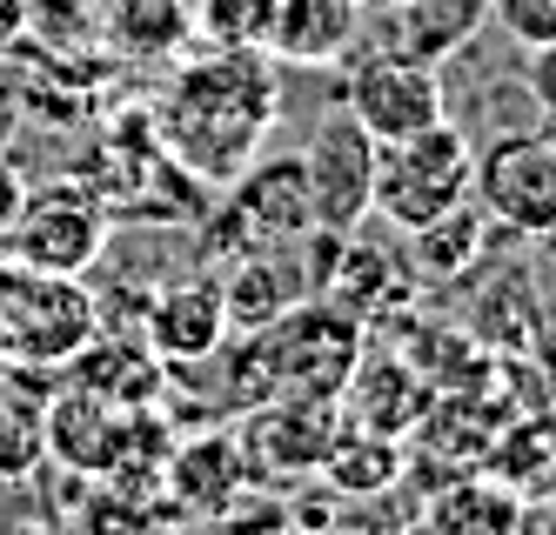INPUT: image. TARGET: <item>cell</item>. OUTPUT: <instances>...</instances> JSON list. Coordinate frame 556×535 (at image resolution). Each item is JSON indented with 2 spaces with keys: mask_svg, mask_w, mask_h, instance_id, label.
Instances as JSON below:
<instances>
[{
  "mask_svg": "<svg viewBox=\"0 0 556 535\" xmlns=\"http://www.w3.org/2000/svg\"><path fill=\"white\" fill-rule=\"evenodd\" d=\"M275 120V67L262 48H222L215 61H194L175 74V94L162 107V135L181 154V168L228 181L249 168L255 141Z\"/></svg>",
  "mask_w": 556,
  "mask_h": 535,
  "instance_id": "obj_1",
  "label": "cell"
},
{
  "mask_svg": "<svg viewBox=\"0 0 556 535\" xmlns=\"http://www.w3.org/2000/svg\"><path fill=\"white\" fill-rule=\"evenodd\" d=\"M469 175H476V154H469L463 128H456V120H435V128L409 135V141L376 148L369 215H382L395 234H416L429 221H443L450 208H463V201H469Z\"/></svg>",
  "mask_w": 556,
  "mask_h": 535,
  "instance_id": "obj_2",
  "label": "cell"
},
{
  "mask_svg": "<svg viewBox=\"0 0 556 535\" xmlns=\"http://www.w3.org/2000/svg\"><path fill=\"white\" fill-rule=\"evenodd\" d=\"M268 355H275V395H329L342 402L349 375L363 368V315H349L336 295H302L275 315L268 328Z\"/></svg>",
  "mask_w": 556,
  "mask_h": 535,
  "instance_id": "obj_3",
  "label": "cell"
},
{
  "mask_svg": "<svg viewBox=\"0 0 556 535\" xmlns=\"http://www.w3.org/2000/svg\"><path fill=\"white\" fill-rule=\"evenodd\" d=\"M469 201L496 221V234L556 241V148L543 135H496L476 154Z\"/></svg>",
  "mask_w": 556,
  "mask_h": 535,
  "instance_id": "obj_4",
  "label": "cell"
},
{
  "mask_svg": "<svg viewBox=\"0 0 556 535\" xmlns=\"http://www.w3.org/2000/svg\"><path fill=\"white\" fill-rule=\"evenodd\" d=\"M94 342V302L81 295V275H8L0 281V348L21 361H74Z\"/></svg>",
  "mask_w": 556,
  "mask_h": 535,
  "instance_id": "obj_5",
  "label": "cell"
},
{
  "mask_svg": "<svg viewBox=\"0 0 556 535\" xmlns=\"http://www.w3.org/2000/svg\"><path fill=\"white\" fill-rule=\"evenodd\" d=\"M342 107L363 120V135L376 148H389V141H409L435 128V120H450V88L435 74V61L422 54H363L349 67Z\"/></svg>",
  "mask_w": 556,
  "mask_h": 535,
  "instance_id": "obj_6",
  "label": "cell"
},
{
  "mask_svg": "<svg viewBox=\"0 0 556 535\" xmlns=\"http://www.w3.org/2000/svg\"><path fill=\"white\" fill-rule=\"evenodd\" d=\"M101 241H108V208L74 181L21 194V215L8 221V255L34 275H88Z\"/></svg>",
  "mask_w": 556,
  "mask_h": 535,
  "instance_id": "obj_7",
  "label": "cell"
},
{
  "mask_svg": "<svg viewBox=\"0 0 556 535\" xmlns=\"http://www.w3.org/2000/svg\"><path fill=\"white\" fill-rule=\"evenodd\" d=\"M302 181H308V215L323 234H355L376 194V141L349 107L323 114L302 148Z\"/></svg>",
  "mask_w": 556,
  "mask_h": 535,
  "instance_id": "obj_8",
  "label": "cell"
},
{
  "mask_svg": "<svg viewBox=\"0 0 556 535\" xmlns=\"http://www.w3.org/2000/svg\"><path fill=\"white\" fill-rule=\"evenodd\" d=\"M342 416L329 395H275L268 408H255L249 429H242V456L262 469V475H315L336 442Z\"/></svg>",
  "mask_w": 556,
  "mask_h": 535,
  "instance_id": "obj_9",
  "label": "cell"
},
{
  "mask_svg": "<svg viewBox=\"0 0 556 535\" xmlns=\"http://www.w3.org/2000/svg\"><path fill=\"white\" fill-rule=\"evenodd\" d=\"M228 221H235V234H242V249H275V241L315 234L302 154L262 161V168H242V175H235V208H228Z\"/></svg>",
  "mask_w": 556,
  "mask_h": 535,
  "instance_id": "obj_10",
  "label": "cell"
},
{
  "mask_svg": "<svg viewBox=\"0 0 556 535\" xmlns=\"http://www.w3.org/2000/svg\"><path fill=\"white\" fill-rule=\"evenodd\" d=\"M222 342H228V295H222L215 275L175 281L148 302V348L162 361H202Z\"/></svg>",
  "mask_w": 556,
  "mask_h": 535,
  "instance_id": "obj_11",
  "label": "cell"
},
{
  "mask_svg": "<svg viewBox=\"0 0 556 535\" xmlns=\"http://www.w3.org/2000/svg\"><path fill=\"white\" fill-rule=\"evenodd\" d=\"M530 509L509 475H450L422 502V535H523Z\"/></svg>",
  "mask_w": 556,
  "mask_h": 535,
  "instance_id": "obj_12",
  "label": "cell"
},
{
  "mask_svg": "<svg viewBox=\"0 0 556 535\" xmlns=\"http://www.w3.org/2000/svg\"><path fill=\"white\" fill-rule=\"evenodd\" d=\"M355 40V0H268L262 54L289 67H323L342 61Z\"/></svg>",
  "mask_w": 556,
  "mask_h": 535,
  "instance_id": "obj_13",
  "label": "cell"
},
{
  "mask_svg": "<svg viewBox=\"0 0 556 535\" xmlns=\"http://www.w3.org/2000/svg\"><path fill=\"white\" fill-rule=\"evenodd\" d=\"M41 442L54 448L67 469L101 475V469L122 462V448H128V435H122V408L101 402V395H88V388H74V395H61L48 416H41Z\"/></svg>",
  "mask_w": 556,
  "mask_h": 535,
  "instance_id": "obj_14",
  "label": "cell"
},
{
  "mask_svg": "<svg viewBox=\"0 0 556 535\" xmlns=\"http://www.w3.org/2000/svg\"><path fill=\"white\" fill-rule=\"evenodd\" d=\"M101 34L128 61H175L181 40L194 34V8L188 0H108Z\"/></svg>",
  "mask_w": 556,
  "mask_h": 535,
  "instance_id": "obj_15",
  "label": "cell"
},
{
  "mask_svg": "<svg viewBox=\"0 0 556 535\" xmlns=\"http://www.w3.org/2000/svg\"><path fill=\"white\" fill-rule=\"evenodd\" d=\"M315 475H323L336 496H376V488H389L395 475H403V442L369 429V422H342Z\"/></svg>",
  "mask_w": 556,
  "mask_h": 535,
  "instance_id": "obj_16",
  "label": "cell"
},
{
  "mask_svg": "<svg viewBox=\"0 0 556 535\" xmlns=\"http://www.w3.org/2000/svg\"><path fill=\"white\" fill-rule=\"evenodd\" d=\"M490 234H496V221L476 208V201H463V208H450L443 221H429V228L409 234V262H416L422 281H456V275H469L476 262H483Z\"/></svg>",
  "mask_w": 556,
  "mask_h": 535,
  "instance_id": "obj_17",
  "label": "cell"
},
{
  "mask_svg": "<svg viewBox=\"0 0 556 535\" xmlns=\"http://www.w3.org/2000/svg\"><path fill=\"white\" fill-rule=\"evenodd\" d=\"M222 295H228V321H242V328H268L275 315L289 308V281L275 275L268 262H242V268L222 281Z\"/></svg>",
  "mask_w": 556,
  "mask_h": 535,
  "instance_id": "obj_18",
  "label": "cell"
},
{
  "mask_svg": "<svg viewBox=\"0 0 556 535\" xmlns=\"http://www.w3.org/2000/svg\"><path fill=\"white\" fill-rule=\"evenodd\" d=\"M194 27H202L215 48H262L268 27V0H188Z\"/></svg>",
  "mask_w": 556,
  "mask_h": 535,
  "instance_id": "obj_19",
  "label": "cell"
},
{
  "mask_svg": "<svg viewBox=\"0 0 556 535\" xmlns=\"http://www.w3.org/2000/svg\"><path fill=\"white\" fill-rule=\"evenodd\" d=\"M490 21L516 48H543V40H556V0H490Z\"/></svg>",
  "mask_w": 556,
  "mask_h": 535,
  "instance_id": "obj_20",
  "label": "cell"
},
{
  "mask_svg": "<svg viewBox=\"0 0 556 535\" xmlns=\"http://www.w3.org/2000/svg\"><path fill=\"white\" fill-rule=\"evenodd\" d=\"M523 88L543 114H556V40H543V48H523Z\"/></svg>",
  "mask_w": 556,
  "mask_h": 535,
  "instance_id": "obj_21",
  "label": "cell"
},
{
  "mask_svg": "<svg viewBox=\"0 0 556 535\" xmlns=\"http://www.w3.org/2000/svg\"><path fill=\"white\" fill-rule=\"evenodd\" d=\"M228 535H315L295 509H249V515H235Z\"/></svg>",
  "mask_w": 556,
  "mask_h": 535,
  "instance_id": "obj_22",
  "label": "cell"
},
{
  "mask_svg": "<svg viewBox=\"0 0 556 535\" xmlns=\"http://www.w3.org/2000/svg\"><path fill=\"white\" fill-rule=\"evenodd\" d=\"M27 34V0H0V54Z\"/></svg>",
  "mask_w": 556,
  "mask_h": 535,
  "instance_id": "obj_23",
  "label": "cell"
},
{
  "mask_svg": "<svg viewBox=\"0 0 556 535\" xmlns=\"http://www.w3.org/2000/svg\"><path fill=\"white\" fill-rule=\"evenodd\" d=\"M21 194H27V188H21V181H14L8 168H0V234H8V221L21 215Z\"/></svg>",
  "mask_w": 556,
  "mask_h": 535,
  "instance_id": "obj_24",
  "label": "cell"
},
{
  "mask_svg": "<svg viewBox=\"0 0 556 535\" xmlns=\"http://www.w3.org/2000/svg\"><path fill=\"white\" fill-rule=\"evenodd\" d=\"M323 535H382V528H363V522H329Z\"/></svg>",
  "mask_w": 556,
  "mask_h": 535,
  "instance_id": "obj_25",
  "label": "cell"
},
{
  "mask_svg": "<svg viewBox=\"0 0 556 535\" xmlns=\"http://www.w3.org/2000/svg\"><path fill=\"white\" fill-rule=\"evenodd\" d=\"M536 135H543V141L556 148V114H543V128H536Z\"/></svg>",
  "mask_w": 556,
  "mask_h": 535,
  "instance_id": "obj_26",
  "label": "cell"
},
{
  "mask_svg": "<svg viewBox=\"0 0 556 535\" xmlns=\"http://www.w3.org/2000/svg\"><path fill=\"white\" fill-rule=\"evenodd\" d=\"M389 8H416V0H389Z\"/></svg>",
  "mask_w": 556,
  "mask_h": 535,
  "instance_id": "obj_27",
  "label": "cell"
}]
</instances>
